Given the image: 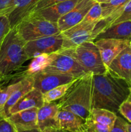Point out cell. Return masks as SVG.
<instances>
[{
  "label": "cell",
  "mask_w": 131,
  "mask_h": 132,
  "mask_svg": "<svg viewBox=\"0 0 131 132\" xmlns=\"http://www.w3.org/2000/svg\"><path fill=\"white\" fill-rule=\"evenodd\" d=\"M130 85L109 69L102 74H93L92 108H104L116 113L121 104L130 96Z\"/></svg>",
  "instance_id": "6da1fadb"
},
{
  "label": "cell",
  "mask_w": 131,
  "mask_h": 132,
  "mask_svg": "<svg viewBox=\"0 0 131 132\" xmlns=\"http://www.w3.org/2000/svg\"><path fill=\"white\" fill-rule=\"evenodd\" d=\"M92 73L77 79L57 103L60 110L69 111L87 121L92 110Z\"/></svg>",
  "instance_id": "7a4b0ae2"
},
{
  "label": "cell",
  "mask_w": 131,
  "mask_h": 132,
  "mask_svg": "<svg viewBox=\"0 0 131 132\" xmlns=\"http://www.w3.org/2000/svg\"><path fill=\"white\" fill-rule=\"evenodd\" d=\"M26 43L15 27L3 41L0 46V73L5 81L30 59L24 50Z\"/></svg>",
  "instance_id": "3957f363"
},
{
  "label": "cell",
  "mask_w": 131,
  "mask_h": 132,
  "mask_svg": "<svg viewBox=\"0 0 131 132\" xmlns=\"http://www.w3.org/2000/svg\"><path fill=\"white\" fill-rule=\"evenodd\" d=\"M59 52L74 58L87 73L102 74L107 69L104 65L98 48L95 42H85L77 46L62 49Z\"/></svg>",
  "instance_id": "277c9868"
},
{
  "label": "cell",
  "mask_w": 131,
  "mask_h": 132,
  "mask_svg": "<svg viewBox=\"0 0 131 132\" xmlns=\"http://www.w3.org/2000/svg\"><path fill=\"white\" fill-rule=\"evenodd\" d=\"M15 27L26 42L60 33L57 23L30 15L25 17Z\"/></svg>",
  "instance_id": "5b68a950"
},
{
  "label": "cell",
  "mask_w": 131,
  "mask_h": 132,
  "mask_svg": "<svg viewBox=\"0 0 131 132\" xmlns=\"http://www.w3.org/2000/svg\"><path fill=\"white\" fill-rule=\"evenodd\" d=\"M97 23H87L80 22L61 32L63 37L62 49L74 47L88 41L93 42L95 39L94 29Z\"/></svg>",
  "instance_id": "8992f818"
},
{
  "label": "cell",
  "mask_w": 131,
  "mask_h": 132,
  "mask_svg": "<svg viewBox=\"0 0 131 132\" xmlns=\"http://www.w3.org/2000/svg\"><path fill=\"white\" fill-rule=\"evenodd\" d=\"M63 37L61 32L58 34L41 37L26 43L24 50L30 59L41 54L57 52L62 48Z\"/></svg>",
  "instance_id": "52a82bcc"
},
{
  "label": "cell",
  "mask_w": 131,
  "mask_h": 132,
  "mask_svg": "<svg viewBox=\"0 0 131 132\" xmlns=\"http://www.w3.org/2000/svg\"><path fill=\"white\" fill-rule=\"evenodd\" d=\"M44 71L68 74L76 79L88 73L74 58L60 52H57L54 60Z\"/></svg>",
  "instance_id": "ba28073f"
},
{
  "label": "cell",
  "mask_w": 131,
  "mask_h": 132,
  "mask_svg": "<svg viewBox=\"0 0 131 132\" xmlns=\"http://www.w3.org/2000/svg\"><path fill=\"white\" fill-rule=\"evenodd\" d=\"M33 77V88L41 92H46L60 85L69 83L77 79L68 74L41 71L32 75Z\"/></svg>",
  "instance_id": "9c48e42d"
},
{
  "label": "cell",
  "mask_w": 131,
  "mask_h": 132,
  "mask_svg": "<svg viewBox=\"0 0 131 132\" xmlns=\"http://www.w3.org/2000/svg\"><path fill=\"white\" fill-rule=\"evenodd\" d=\"M95 43L98 48L104 65L108 69L113 59L129 45L130 41L103 38L95 40Z\"/></svg>",
  "instance_id": "30bf717a"
},
{
  "label": "cell",
  "mask_w": 131,
  "mask_h": 132,
  "mask_svg": "<svg viewBox=\"0 0 131 132\" xmlns=\"http://www.w3.org/2000/svg\"><path fill=\"white\" fill-rule=\"evenodd\" d=\"M95 3V0H82L71 10L61 17L57 23L60 32H64L82 22Z\"/></svg>",
  "instance_id": "8fae6325"
},
{
  "label": "cell",
  "mask_w": 131,
  "mask_h": 132,
  "mask_svg": "<svg viewBox=\"0 0 131 132\" xmlns=\"http://www.w3.org/2000/svg\"><path fill=\"white\" fill-rule=\"evenodd\" d=\"M80 1L82 0H67L37 10L29 15L53 23H57L61 17L71 10Z\"/></svg>",
  "instance_id": "7c38bea8"
},
{
  "label": "cell",
  "mask_w": 131,
  "mask_h": 132,
  "mask_svg": "<svg viewBox=\"0 0 131 132\" xmlns=\"http://www.w3.org/2000/svg\"><path fill=\"white\" fill-rule=\"evenodd\" d=\"M108 69L131 85V46L123 49L110 63Z\"/></svg>",
  "instance_id": "4fadbf2b"
},
{
  "label": "cell",
  "mask_w": 131,
  "mask_h": 132,
  "mask_svg": "<svg viewBox=\"0 0 131 132\" xmlns=\"http://www.w3.org/2000/svg\"><path fill=\"white\" fill-rule=\"evenodd\" d=\"M58 127L68 132L86 131V121L69 111L59 109L57 116Z\"/></svg>",
  "instance_id": "5bb4252c"
},
{
  "label": "cell",
  "mask_w": 131,
  "mask_h": 132,
  "mask_svg": "<svg viewBox=\"0 0 131 132\" xmlns=\"http://www.w3.org/2000/svg\"><path fill=\"white\" fill-rule=\"evenodd\" d=\"M37 108L20 111L10 115L8 119L15 126L18 132L37 128Z\"/></svg>",
  "instance_id": "9a60e30c"
},
{
  "label": "cell",
  "mask_w": 131,
  "mask_h": 132,
  "mask_svg": "<svg viewBox=\"0 0 131 132\" xmlns=\"http://www.w3.org/2000/svg\"><path fill=\"white\" fill-rule=\"evenodd\" d=\"M59 107L57 103L52 102L44 104L38 109L37 112V126L43 131L48 127H58L57 116Z\"/></svg>",
  "instance_id": "2e32d148"
},
{
  "label": "cell",
  "mask_w": 131,
  "mask_h": 132,
  "mask_svg": "<svg viewBox=\"0 0 131 132\" xmlns=\"http://www.w3.org/2000/svg\"><path fill=\"white\" fill-rule=\"evenodd\" d=\"M44 104L42 93L33 88L29 92L22 97L10 109L8 117L20 111L32 108H40Z\"/></svg>",
  "instance_id": "e0dca14e"
},
{
  "label": "cell",
  "mask_w": 131,
  "mask_h": 132,
  "mask_svg": "<svg viewBox=\"0 0 131 132\" xmlns=\"http://www.w3.org/2000/svg\"><path fill=\"white\" fill-rule=\"evenodd\" d=\"M40 0H14V7L8 15L11 28L16 27L25 17L32 12Z\"/></svg>",
  "instance_id": "ac0fdd59"
},
{
  "label": "cell",
  "mask_w": 131,
  "mask_h": 132,
  "mask_svg": "<svg viewBox=\"0 0 131 132\" xmlns=\"http://www.w3.org/2000/svg\"><path fill=\"white\" fill-rule=\"evenodd\" d=\"M103 38L130 41L131 21L111 24L100 32L95 40Z\"/></svg>",
  "instance_id": "d6986e66"
},
{
  "label": "cell",
  "mask_w": 131,
  "mask_h": 132,
  "mask_svg": "<svg viewBox=\"0 0 131 132\" xmlns=\"http://www.w3.org/2000/svg\"><path fill=\"white\" fill-rule=\"evenodd\" d=\"M33 88V76H25L21 79V84L19 87L13 92L11 96L6 101L3 108L4 114L8 117V112L10 108L25 94L29 92Z\"/></svg>",
  "instance_id": "ffe728a7"
},
{
  "label": "cell",
  "mask_w": 131,
  "mask_h": 132,
  "mask_svg": "<svg viewBox=\"0 0 131 132\" xmlns=\"http://www.w3.org/2000/svg\"><path fill=\"white\" fill-rule=\"evenodd\" d=\"M130 0H110L101 3L102 19H105L108 27L121 14L125 6Z\"/></svg>",
  "instance_id": "44dd1931"
},
{
  "label": "cell",
  "mask_w": 131,
  "mask_h": 132,
  "mask_svg": "<svg viewBox=\"0 0 131 132\" xmlns=\"http://www.w3.org/2000/svg\"><path fill=\"white\" fill-rule=\"evenodd\" d=\"M57 52L51 54H41L32 58V60L26 71V74L32 76L43 71L51 64L56 56Z\"/></svg>",
  "instance_id": "7402d4cb"
},
{
  "label": "cell",
  "mask_w": 131,
  "mask_h": 132,
  "mask_svg": "<svg viewBox=\"0 0 131 132\" xmlns=\"http://www.w3.org/2000/svg\"><path fill=\"white\" fill-rule=\"evenodd\" d=\"M116 117V113L111 111L104 108H93L91 110L89 119L92 121L106 125L112 128Z\"/></svg>",
  "instance_id": "603a6c76"
},
{
  "label": "cell",
  "mask_w": 131,
  "mask_h": 132,
  "mask_svg": "<svg viewBox=\"0 0 131 132\" xmlns=\"http://www.w3.org/2000/svg\"><path fill=\"white\" fill-rule=\"evenodd\" d=\"M76 80V79H75ZM74 80V81H75ZM74 81L69 83L60 85L42 94L44 104L52 103L62 97Z\"/></svg>",
  "instance_id": "cb8c5ba5"
},
{
  "label": "cell",
  "mask_w": 131,
  "mask_h": 132,
  "mask_svg": "<svg viewBox=\"0 0 131 132\" xmlns=\"http://www.w3.org/2000/svg\"><path fill=\"white\" fill-rule=\"evenodd\" d=\"M101 19H102V9H101V4L95 1L94 5L89 9L82 22L87 23H96L98 22Z\"/></svg>",
  "instance_id": "d4e9b609"
},
{
  "label": "cell",
  "mask_w": 131,
  "mask_h": 132,
  "mask_svg": "<svg viewBox=\"0 0 131 132\" xmlns=\"http://www.w3.org/2000/svg\"><path fill=\"white\" fill-rule=\"evenodd\" d=\"M21 84V79L17 82L12 83L6 87L0 88V108L3 111L4 106L14 91L19 87ZM4 113V112H3Z\"/></svg>",
  "instance_id": "484cf974"
},
{
  "label": "cell",
  "mask_w": 131,
  "mask_h": 132,
  "mask_svg": "<svg viewBox=\"0 0 131 132\" xmlns=\"http://www.w3.org/2000/svg\"><path fill=\"white\" fill-rule=\"evenodd\" d=\"M110 128L89 119L86 121V132H110Z\"/></svg>",
  "instance_id": "4316f807"
},
{
  "label": "cell",
  "mask_w": 131,
  "mask_h": 132,
  "mask_svg": "<svg viewBox=\"0 0 131 132\" xmlns=\"http://www.w3.org/2000/svg\"><path fill=\"white\" fill-rule=\"evenodd\" d=\"M11 30L9 19L6 15H0V46Z\"/></svg>",
  "instance_id": "83f0119b"
},
{
  "label": "cell",
  "mask_w": 131,
  "mask_h": 132,
  "mask_svg": "<svg viewBox=\"0 0 131 132\" xmlns=\"http://www.w3.org/2000/svg\"><path fill=\"white\" fill-rule=\"evenodd\" d=\"M118 112L131 123V96L130 95L119 106Z\"/></svg>",
  "instance_id": "f1b7e54d"
},
{
  "label": "cell",
  "mask_w": 131,
  "mask_h": 132,
  "mask_svg": "<svg viewBox=\"0 0 131 132\" xmlns=\"http://www.w3.org/2000/svg\"><path fill=\"white\" fill-rule=\"evenodd\" d=\"M128 21H131V0H130L125 5L121 15L111 24H117L121 22Z\"/></svg>",
  "instance_id": "f546056e"
},
{
  "label": "cell",
  "mask_w": 131,
  "mask_h": 132,
  "mask_svg": "<svg viewBox=\"0 0 131 132\" xmlns=\"http://www.w3.org/2000/svg\"><path fill=\"white\" fill-rule=\"evenodd\" d=\"M0 132H18L16 128L5 116H0Z\"/></svg>",
  "instance_id": "4dcf8cb0"
},
{
  "label": "cell",
  "mask_w": 131,
  "mask_h": 132,
  "mask_svg": "<svg viewBox=\"0 0 131 132\" xmlns=\"http://www.w3.org/2000/svg\"><path fill=\"white\" fill-rule=\"evenodd\" d=\"M110 132H127V122L121 117L117 116Z\"/></svg>",
  "instance_id": "1f68e13d"
},
{
  "label": "cell",
  "mask_w": 131,
  "mask_h": 132,
  "mask_svg": "<svg viewBox=\"0 0 131 132\" xmlns=\"http://www.w3.org/2000/svg\"><path fill=\"white\" fill-rule=\"evenodd\" d=\"M14 0H0V15H6L13 10Z\"/></svg>",
  "instance_id": "d6a6232c"
},
{
  "label": "cell",
  "mask_w": 131,
  "mask_h": 132,
  "mask_svg": "<svg viewBox=\"0 0 131 132\" xmlns=\"http://www.w3.org/2000/svg\"><path fill=\"white\" fill-rule=\"evenodd\" d=\"M67 1V0H40V1L37 3L36 6H35L32 12H34L37 11V10H41V9H45V8L48 7V6H51V5H54V4L58 3L60 2H62V1Z\"/></svg>",
  "instance_id": "836d02e7"
},
{
  "label": "cell",
  "mask_w": 131,
  "mask_h": 132,
  "mask_svg": "<svg viewBox=\"0 0 131 132\" xmlns=\"http://www.w3.org/2000/svg\"><path fill=\"white\" fill-rule=\"evenodd\" d=\"M42 132H68L57 127H48L46 128Z\"/></svg>",
  "instance_id": "e575fe53"
},
{
  "label": "cell",
  "mask_w": 131,
  "mask_h": 132,
  "mask_svg": "<svg viewBox=\"0 0 131 132\" xmlns=\"http://www.w3.org/2000/svg\"><path fill=\"white\" fill-rule=\"evenodd\" d=\"M19 132H42V131L40 130V129L37 127V128H35L30 129V130H24V131H21Z\"/></svg>",
  "instance_id": "d590c367"
},
{
  "label": "cell",
  "mask_w": 131,
  "mask_h": 132,
  "mask_svg": "<svg viewBox=\"0 0 131 132\" xmlns=\"http://www.w3.org/2000/svg\"><path fill=\"white\" fill-rule=\"evenodd\" d=\"M4 81H5V78L3 77V76L1 74V73H0V88L2 87V85L3 84Z\"/></svg>",
  "instance_id": "8d00e7d4"
},
{
  "label": "cell",
  "mask_w": 131,
  "mask_h": 132,
  "mask_svg": "<svg viewBox=\"0 0 131 132\" xmlns=\"http://www.w3.org/2000/svg\"><path fill=\"white\" fill-rule=\"evenodd\" d=\"M95 1H96V2L101 4V3H105L108 2V1H109L110 0H95Z\"/></svg>",
  "instance_id": "74e56055"
},
{
  "label": "cell",
  "mask_w": 131,
  "mask_h": 132,
  "mask_svg": "<svg viewBox=\"0 0 131 132\" xmlns=\"http://www.w3.org/2000/svg\"><path fill=\"white\" fill-rule=\"evenodd\" d=\"M127 132H131V123L127 122Z\"/></svg>",
  "instance_id": "f35d334b"
},
{
  "label": "cell",
  "mask_w": 131,
  "mask_h": 132,
  "mask_svg": "<svg viewBox=\"0 0 131 132\" xmlns=\"http://www.w3.org/2000/svg\"><path fill=\"white\" fill-rule=\"evenodd\" d=\"M0 116H5V114H4L3 113V111L1 108H0Z\"/></svg>",
  "instance_id": "ab89813d"
},
{
  "label": "cell",
  "mask_w": 131,
  "mask_h": 132,
  "mask_svg": "<svg viewBox=\"0 0 131 132\" xmlns=\"http://www.w3.org/2000/svg\"><path fill=\"white\" fill-rule=\"evenodd\" d=\"M129 91H130V95L131 96V85H130V87H129Z\"/></svg>",
  "instance_id": "60d3db41"
},
{
  "label": "cell",
  "mask_w": 131,
  "mask_h": 132,
  "mask_svg": "<svg viewBox=\"0 0 131 132\" xmlns=\"http://www.w3.org/2000/svg\"><path fill=\"white\" fill-rule=\"evenodd\" d=\"M129 45H130V46H131V39H130V43H129Z\"/></svg>",
  "instance_id": "b9f144b4"
},
{
  "label": "cell",
  "mask_w": 131,
  "mask_h": 132,
  "mask_svg": "<svg viewBox=\"0 0 131 132\" xmlns=\"http://www.w3.org/2000/svg\"><path fill=\"white\" fill-rule=\"evenodd\" d=\"M84 132H86V131H84Z\"/></svg>",
  "instance_id": "7bdbcfd3"
}]
</instances>
